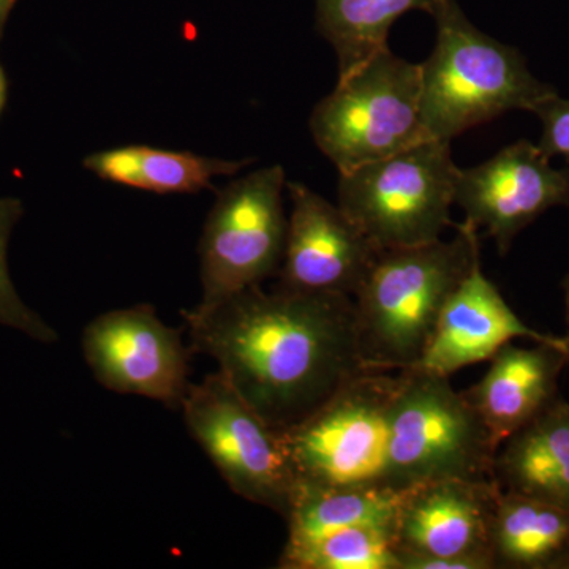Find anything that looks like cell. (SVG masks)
Wrapping results in <instances>:
<instances>
[{"label": "cell", "mask_w": 569, "mask_h": 569, "mask_svg": "<svg viewBox=\"0 0 569 569\" xmlns=\"http://www.w3.org/2000/svg\"><path fill=\"white\" fill-rule=\"evenodd\" d=\"M515 339L569 351V336L546 335L516 316L496 284L482 272L481 257L449 296L426 355L413 369L449 377L463 367L490 361Z\"/></svg>", "instance_id": "14"}, {"label": "cell", "mask_w": 569, "mask_h": 569, "mask_svg": "<svg viewBox=\"0 0 569 569\" xmlns=\"http://www.w3.org/2000/svg\"><path fill=\"white\" fill-rule=\"evenodd\" d=\"M459 168L451 142L427 140L339 174L337 206L381 250L440 241Z\"/></svg>", "instance_id": "6"}, {"label": "cell", "mask_w": 569, "mask_h": 569, "mask_svg": "<svg viewBox=\"0 0 569 569\" xmlns=\"http://www.w3.org/2000/svg\"><path fill=\"white\" fill-rule=\"evenodd\" d=\"M402 490L365 488H299L288 509V538L283 550L302 548L336 531L353 527L395 530Z\"/></svg>", "instance_id": "19"}, {"label": "cell", "mask_w": 569, "mask_h": 569, "mask_svg": "<svg viewBox=\"0 0 569 569\" xmlns=\"http://www.w3.org/2000/svg\"><path fill=\"white\" fill-rule=\"evenodd\" d=\"M9 96V82H7L6 71L0 67V112L3 111Z\"/></svg>", "instance_id": "25"}, {"label": "cell", "mask_w": 569, "mask_h": 569, "mask_svg": "<svg viewBox=\"0 0 569 569\" xmlns=\"http://www.w3.org/2000/svg\"><path fill=\"white\" fill-rule=\"evenodd\" d=\"M563 288H565V306H567V323H568V328H569V276L567 277V280H565Z\"/></svg>", "instance_id": "26"}, {"label": "cell", "mask_w": 569, "mask_h": 569, "mask_svg": "<svg viewBox=\"0 0 569 569\" xmlns=\"http://www.w3.org/2000/svg\"><path fill=\"white\" fill-rule=\"evenodd\" d=\"M284 171L260 168L219 192L200 241L201 299L206 312L224 299L276 277L284 252L288 219Z\"/></svg>", "instance_id": "8"}, {"label": "cell", "mask_w": 569, "mask_h": 569, "mask_svg": "<svg viewBox=\"0 0 569 569\" xmlns=\"http://www.w3.org/2000/svg\"><path fill=\"white\" fill-rule=\"evenodd\" d=\"M489 548L496 568H569V509L500 489Z\"/></svg>", "instance_id": "17"}, {"label": "cell", "mask_w": 569, "mask_h": 569, "mask_svg": "<svg viewBox=\"0 0 569 569\" xmlns=\"http://www.w3.org/2000/svg\"><path fill=\"white\" fill-rule=\"evenodd\" d=\"M190 350L219 365L231 387L277 430L298 425L366 372L353 298L264 291L206 312H183Z\"/></svg>", "instance_id": "1"}, {"label": "cell", "mask_w": 569, "mask_h": 569, "mask_svg": "<svg viewBox=\"0 0 569 569\" xmlns=\"http://www.w3.org/2000/svg\"><path fill=\"white\" fill-rule=\"evenodd\" d=\"M440 0H317V29L335 48L339 78L388 48L389 31L411 10L430 13Z\"/></svg>", "instance_id": "20"}, {"label": "cell", "mask_w": 569, "mask_h": 569, "mask_svg": "<svg viewBox=\"0 0 569 569\" xmlns=\"http://www.w3.org/2000/svg\"><path fill=\"white\" fill-rule=\"evenodd\" d=\"M14 2H17V0H0V39H2L3 28H6V22L9 20V14L11 9H13Z\"/></svg>", "instance_id": "24"}, {"label": "cell", "mask_w": 569, "mask_h": 569, "mask_svg": "<svg viewBox=\"0 0 569 569\" xmlns=\"http://www.w3.org/2000/svg\"><path fill=\"white\" fill-rule=\"evenodd\" d=\"M531 112L542 122L538 148L549 159L557 156L569 163V99H561L556 93L538 103Z\"/></svg>", "instance_id": "23"}, {"label": "cell", "mask_w": 569, "mask_h": 569, "mask_svg": "<svg viewBox=\"0 0 569 569\" xmlns=\"http://www.w3.org/2000/svg\"><path fill=\"white\" fill-rule=\"evenodd\" d=\"M282 569H399L395 530L353 527L302 548L283 550Z\"/></svg>", "instance_id": "21"}, {"label": "cell", "mask_w": 569, "mask_h": 569, "mask_svg": "<svg viewBox=\"0 0 569 569\" xmlns=\"http://www.w3.org/2000/svg\"><path fill=\"white\" fill-rule=\"evenodd\" d=\"M291 216L279 290L355 298L381 249L337 204L301 182H287Z\"/></svg>", "instance_id": "13"}, {"label": "cell", "mask_w": 569, "mask_h": 569, "mask_svg": "<svg viewBox=\"0 0 569 569\" xmlns=\"http://www.w3.org/2000/svg\"><path fill=\"white\" fill-rule=\"evenodd\" d=\"M421 66L388 48L340 77L317 103L310 132L339 174L430 140L421 122Z\"/></svg>", "instance_id": "5"}, {"label": "cell", "mask_w": 569, "mask_h": 569, "mask_svg": "<svg viewBox=\"0 0 569 569\" xmlns=\"http://www.w3.org/2000/svg\"><path fill=\"white\" fill-rule=\"evenodd\" d=\"M436 47L421 66V122L430 140H455L467 130L512 110L533 111L556 96L531 74L516 48L479 31L458 0H440L430 11Z\"/></svg>", "instance_id": "3"}, {"label": "cell", "mask_w": 569, "mask_h": 569, "mask_svg": "<svg viewBox=\"0 0 569 569\" xmlns=\"http://www.w3.org/2000/svg\"><path fill=\"white\" fill-rule=\"evenodd\" d=\"M496 479L447 478L402 490L395 526L399 569H493Z\"/></svg>", "instance_id": "10"}, {"label": "cell", "mask_w": 569, "mask_h": 569, "mask_svg": "<svg viewBox=\"0 0 569 569\" xmlns=\"http://www.w3.org/2000/svg\"><path fill=\"white\" fill-rule=\"evenodd\" d=\"M451 241L381 250L355 295L359 353L367 370L413 369L430 346L449 296L481 257L467 220Z\"/></svg>", "instance_id": "2"}, {"label": "cell", "mask_w": 569, "mask_h": 569, "mask_svg": "<svg viewBox=\"0 0 569 569\" xmlns=\"http://www.w3.org/2000/svg\"><path fill=\"white\" fill-rule=\"evenodd\" d=\"M497 447L449 377L402 370L389 410L383 485L403 490L436 479L493 478Z\"/></svg>", "instance_id": "4"}, {"label": "cell", "mask_w": 569, "mask_h": 569, "mask_svg": "<svg viewBox=\"0 0 569 569\" xmlns=\"http://www.w3.org/2000/svg\"><path fill=\"white\" fill-rule=\"evenodd\" d=\"M493 478L501 490L569 509V403L553 400L501 443Z\"/></svg>", "instance_id": "16"}, {"label": "cell", "mask_w": 569, "mask_h": 569, "mask_svg": "<svg viewBox=\"0 0 569 569\" xmlns=\"http://www.w3.org/2000/svg\"><path fill=\"white\" fill-rule=\"evenodd\" d=\"M569 351L537 343L519 347L509 342L490 358L486 376L462 391L488 429L493 445L501 443L530 425L557 399L561 370Z\"/></svg>", "instance_id": "15"}, {"label": "cell", "mask_w": 569, "mask_h": 569, "mask_svg": "<svg viewBox=\"0 0 569 569\" xmlns=\"http://www.w3.org/2000/svg\"><path fill=\"white\" fill-rule=\"evenodd\" d=\"M24 206L18 198H0V326L22 332L40 343H54L59 335L48 321L22 301L9 269V242Z\"/></svg>", "instance_id": "22"}, {"label": "cell", "mask_w": 569, "mask_h": 569, "mask_svg": "<svg viewBox=\"0 0 569 569\" xmlns=\"http://www.w3.org/2000/svg\"><path fill=\"white\" fill-rule=\"evenodd\" d=\"M252 159L223 160L151 146H123L86 157L84 168L103 181L157 194L198 193L219 176L239 173Z\"/></svg>", "instance_id": "18"}, {"label": "cell", "mask_w": 569, "mask_h": 569, "mask_svg": "<svg viewBox=\"0 0 569 569\" xmlns=\"http://www.w3.org/2000/svg\"><path fill=\"white\" fill-rule=\"evenodd\" d=\"M402 370H366L298 425L279 430L298 489L383 485L389 410Z\"/></svg>", "instance_id": "7"}, {"label": "cell", "mask_w": 569, "mask_h": 569, "mask_svg": "<svg viewBox=\"0 0 569 569\" xmlns=\"http://www.w3.org/2000/svg\"><path fill=\"white\" fill-rule=\"evenodd\" d=\"M82 353L93 378L118 395L146 397L181 411L190 388V356L181 331L152 306L110 310L82 332Z\"/></svg>", "instance_id": "11"}, {"label": "cell", "mask_w": 569, "mask_h": 569, "mask_svg": "<svg viewBox=\"0 0 569 569\" xmlns=\"http://www.w3.org/2000/svg\"><path fill=\"white\" fill-rule=\"evenodd\" d=\"M455 204L505 254L516 236L541 213L556 206L569 208V168H553L538 144L516 141L488 162L459 168Z\"/></svg>", "instance_id": "12"}, {"label": "cell", "mask_w": 569, "mask_h": 569, "mask_svg": "<svg viewBox=\"0 0 569 569\" xmlns=\"http://www.w3.org/2000/svg\"><path fill=\"white\" fill-rule=\"evenodd\" d=\"M183 421L236 496L287 516L298 478L282 436L217 370L190 385Z\"/></svg>", "instance_id": "9"}]
</instances>
